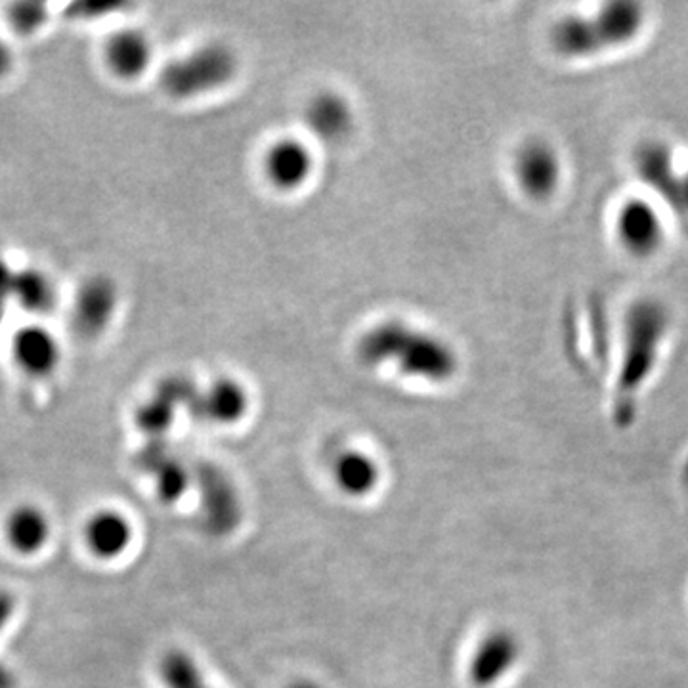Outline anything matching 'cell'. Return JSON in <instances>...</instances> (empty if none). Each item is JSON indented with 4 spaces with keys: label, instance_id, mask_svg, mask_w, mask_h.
<instances>
[{
    "label": "cell",
    "instance_id": "1",
    "mask_svg": "<svg viewBox=\"0 0 688 688\" xmlns=\"http://www.w3.org/2000/svg\"><path fill=\"white\" fill-rule=\"evenodd\" d=\"M358 354L364 364L395 362L406 375L434 383L448 381L457 372L456 352L448 342L400 322H387L365 333L358 342Z\"/></svg>",
    "mask_w": 688,
    "mask_h": 688
},
{
    "label": "cell",
    "instance_id": "2",
    "mask_svg": "<svg viewBox=\"0 0 688 688\" xmlns=\"http://www.w3.org/2000/svg\"><path fill=\"white\" fill-rule=\"evenodd\" d=\"M639 4H608L593 17H570L553 33L555 48L568 58H589L637 37L644 20Z\"/></svg>",
    "mask_w": 688,
    "mask_h": 688
},
{
    "label": "cell",
    "instance_id": "3",
    "mask_svg": "<svg viewBox=\"0 0 688 688\" xmlns=\"http://www.w3.org/2000/svg\"><path fill=\"white\" fill-rule=\"evenodd\" d=\"M238 71V58L225 45H207L192 55L169 63L161 73L165 93L190 100L210 93L232 81Z\"/></svg>",
    "mask_w": 688,
    "mask_h": 688
},
{
    "label": "cell",
    "instance_id": "4",
    "mask_svg": "<svg viewBox=\"0 0 688 688\" xmlns=\"http://www.w3.org/2000/svg\"><path fill=\"white\" fill-rule=\"evenodd\" d=\"M12 358L27 377L48 379L62 364V345L48 327L25 325L12 337Z\"/></svg>",
    "mask_w": 688,
    "mask_h": 688
},
{
    "label": "cell",
    "instance_id": "5",
    "mask_svg": "<svg viewBox=\"0 0 688 688\" xmlns=\"http://www.w3.org/2000/svg\"><path fill=\"white\" fill-rule=\"evenodd\" d=\"M119 291L113 279L106 276H94L81 286L73 309L71 319L81 335L96 337L108 329L109 322L116 316Z\"/></svg>",
    "mask_w": 688,
    "mask_h": 688
},
{
    "label": "cell",
    "instance_id": "6",
    "mask_svg": "<svg viewBox=\"0 0 688 688\" xmlns=\"http://www.w3.org/2000/svg\"><path fill=\"white\" fill-rule=\"evenodd\" d=\"M519 657L520 642L517 635L505 629L492 631L472 654L469 679L476 688L494 687L503 677H507Z\"/></svg>",
    "mask_w": 688,
    "mask_h": 688
},
{
    "label": "cell",
    "instance_id": "7",
    "mask_svg": "<svg viewBox=\"0 0 688 688\" xmlns=\"http://www.w3.org/2000/svg\"><path fill=\"white\" fill-rule=\"evenodd\" d=\"M85 545L93 557L116 560L123 557L134 540V528L123 512L116 509L96 510L83 530Z\"/></svg>",
    "mask_w": 688,
    "mask_h": 688
},
{
    "label": "cell",
    "instance_id": "8",
    "mask_svg": "<svg viewBox=\"0 0 688 688\" xmlns=\"http://www.w3.org/2000/svg\"><path fill=\"white\" fill-rule=\"evenodd\" d=\"M188 408L202 421L232 425L248 413V390L238 381L220 379L213 383L207 390H197Z\"/></svg>",
    "mask_w": 688,
    "mask_h": 688
},
{
    "label": "cell",
    "instance_id": "9",
    "mask_svg": "<svg viewBox=\"0 0 688 688\" xmlns=\"http://www.w3.org/2000/svg\"><path fill=\"white\" fill-rule=\"evenodd\" d=\"M4 532L14 553L22 557H35L50 543L52 520L39 505L22 503L10 510Z\"/></svg>",
    "mask_w": 688,
    "mask_h": 688
},
{
    "label": "cell",
    "instance_id": "10",
    "mask_svg": "<svg viewBox=\"0 0 688 688\" xmlns=\"http://www.w3.org/2000/svg\"><path fill=\"white\" fill-rule=\"evenodd\" d=\"M520 186L532 197H547L557 188L560 165L557 155L543 142H530L515 161Z\"/></svg>",
    "mask_w": 688,
    "mask_h": 688
},
{
    "label": "cell",
    "instance_id": "11",
    "mask_svg": "<svg viewBox=\"0 0 688 688\" xmlns=\"http://www.w3.org/2000/svg\"><path fill=\"white\" fill-rule=\"evenodd\" d=\"M106 63L121 79H138L154 60V47L146 33L121 29L106 43Z\"/></svg>",
    "mask_w": 688,
    "mask_h": 688
},
{
    "label": "cell",
    "instance_id": "12",
    "mask_svg": "<svg viewBox=\"0 0 688 688\" xmlns=\"http://www.w3.org/2000/svg\"><path fill=\"white\" fill-rule=\"evenodd\" d=\"M312 154L299 140H279L266 155V174L281 190L301 188L312 174Z\"/></svg>",
    "mask_w": 688,
    "mask_h": 688
},
{
    "label": "cell",
    "instance_id": "13",
    "mask_svg": "<svg viewBox=\"0 0 688 688\" xmlns=\"http://www.w3.org/2000/svg\"><path fill=\"white\" fill-rule=\"evenodd\" d=\"M306 124L317 138L337 142L352 129V108L340 94H317L306 108Z\"/></svg>",
    "mask_w": 688,
    "mask_h": 688
},
{
    "label": "cell",
    "instance_id": "14",
    "mask_svg": "<svg viewBox=\"0 0 688 688\" xmlns=\"http://www.w3.org/2000/svg\"><path fill=\"white\" fill-rule=\"evenodd\" d=\"M335 480L345 494L362 497L379 482V467L362 451H345L335 461Z\"/></svg>",
    "mask_w": 688,
    "mask_h": 688
},
{
    "label": "cell",
    "instance_id": "15",
    "mask_svg": "<svg viewBox=\"0 0 688 688\" xmlns=\"http://www.w3.org/2000/svg\"><path fill=\"white\" fill-rule=\"evenodd\" d=\"M207 519L218 532H228L240 519V507L228 480L218 472L203 474Z\"/></svg>",
    "mask_w": 688,
    "mask_h": 688
},
{
    "label": "cell",
    "instance_id": "16",
    "mask_svg": "<svg viewBox=\"0 0 688 688\" xmlns=\"http://www.w3.org/2000/svg\"><path fill=\"white\" fill-rule=\"evenodd\" d=\"M619 233L626 248L633 249L635 253H650L660 243L662 228L656 215L644 205H629L619 218Z\"/></svg>",
    "mask_w": 688,
    "mask_h": 688
},
{
    "label": "cell",
    "instance_id": "17",
    "mask_svg": "<svg viewBox=\"0 0 688 688\" xmlns=\"http://www.w3.org/2000/svg\"><path fill=\"white\" fill-rule=\"evenodd\" d=\"M142 457L144 467L155 474V486L162 502H179L180 497L186 494L190 484L186 469L174 457L165 456L161 449L157 448V444H154V448L147 449Z\"/></svg>",
    "mask_w": 688,
    "mask_h": 688
},
{
    "label": "cell",
    "instance_id": "18",
    "mask_svg": "<svg viewBox=\"0 0 688 688\" xmlns=\"http://www.w3.org/2000/svg\"><path fill=\"white\" fill-rule=\"evenodd\" d=\"M12 294L22 309L35 314H45L55 309L56 289L52 279L39 270H24L14 274Z\"/></svg>",
    "mask_w": 688,
    "mask_h": 688
},
{
    "label": "cell",
    "instance_id": "19",
    "mask_svg": "<svg viewBox=\"0 0 688 688\" xmlns=\"http://www.w3.org/2000/svg\"><path fill=\"white\" fill-rule=\"evenodd\" d=\"M159 672L167 688H210L203 679L194 660L180 650L165 654Z\"/></svg>",
    "mask_w": 688,
    "mask_h": 688
},
{
    "label": "cell",
    "instance_id": "20",
    "mask_svg": "<svg viewBox=\"0 0 688 688\" xmlns=\"http://www.w3.org/2000/svg\"><path fill=\"white\" fill-rule=\"evenodd\" d=\"M174 411H177V406L170 402L167 396L157 393L155 398L140 408L136 413V423L144 433L159 436L169 431L174 421Z\"/></svg>",
    "mask_w": 688,
    "mask_h": 688
},
{
    "label": "cell",
    "instance_id": "21",
    "mask_svg": "<svg viewBox=\"0 0 688 688\" xmlns=\"http://www.w3.org/2000/svg\"><path fill=\"white\" fill-rule=\"evenodd\" d=\"M47 7L40 2H20L10 9V25L14 32L32 35L47 22Z\"/></svg>",
    "mask_w": 688,
    "mask_h": 688
},
{
    "label": "cell",
    "instance_id": "22",
    "mask_svg": "<svg viewBox=\"0 0 688 688\" xmlns=\"http://www.w3.org/2000/svg\"><path fill=\"white\" fill-rule=\"evenodd\" d=\"M17 612V599L9 589H0V633L10 626Z\"/></svg>",
    "mask_w": 688,
    "mask_h": 688
},
{
    "label": "cell",
    "instance_id": "23",
    "mask_svg": "<svg viewBox=\"0 0 688 688\" xmlns=\"http://www.w3.org/2000/svg\"><path fill=\"white\" fill-rule=\"evenodd\" d=\"M14 68V52L7 39L0 35V79L7 77Z\"/></svg>",
    "mask_w": 688,
    "mask_h": 688
},
{
    "label": "cell",
    "instance_id": "24",
    "mask_svg": "<svg viewBox=\"0 0 688 688\" xmlns=\"http://www.w3.org/2000/svg\"><path fill=\"white\" fill-rule=\"evenodd\" d=\"M0 688H20L16 672L2 660H0Z\"/></svg>",
    "mask_w": 688,
    "mask_h": 688
},
{
    "label": "cell",
    "instance_id": "25",
    "mask_svg": "<svg viewBox=\"0 0 688 688\" xmlns=\"http://www.w3.org/2000/svg\"><path fill=\"white\" fill-rule=\"evenodd\" d=\"M291 688H319L314 683H309V680H301V683H294Z\"/></svg>",
    "mask_w": 688,
    "mask_h": 688
},
{
    "label": "cell",
    "instance_id": "26",
    "mask_svg": "<svg viewBox=\"0 0 688 688\" xmlns=\"http://www.w3.org/2000/svg\"><path fill=\"white\" fill-rule=\"evenodd\" d=\"M685 479H687V484H688V467H687V474H685Z\"/></svg>",
    "mask_w": 688,
    "mask_h": 688
}]
</instances>
